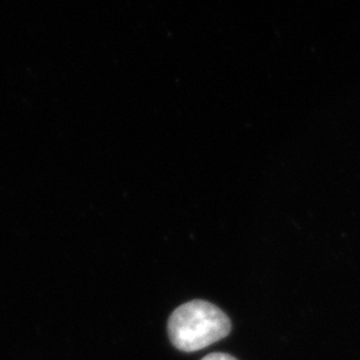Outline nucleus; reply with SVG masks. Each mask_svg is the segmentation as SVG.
I'll list each match as a JSON object with an SVG mask.
<instances>
[{"mask_svg": "<svg viewBox=\"0 0 360 360\" xmlns=\"http://www.w3.org/2000/svg\"><path fill=\"white\" fill-rule=\"evenodd\" d=\"M231 331L229 316L206 300H193L175 309L168 321V335L175 347L195 352L214 345Z\"/></svg>", "mask_w": 360, "mask_h": 360, "instance_id": "1", "label": "nucleus"}, {"mask_svg": "<svg viewBox=\"0 0 360 360\" xmlns=\"http://www.w3.org/2000/svg\"><path fill=\"white\" fill-rule=\"evenodd\" d=\"M202 360H236L235 358H232L231 355H227V354H219V352H215V354H210V355H207Z\"/></svg>", "mask_w": 360, "mask_h": 360, "instance_id": "2", "label": "nucleus"}]
</instances>
